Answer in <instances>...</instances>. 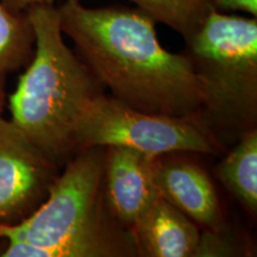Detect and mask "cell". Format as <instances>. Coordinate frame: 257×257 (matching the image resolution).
Instances as JSON below:
<instances>
[{
  "label": "cell",
  "mask_w": 257,
  "mask_h": 257,
  "mask_svg": "<svg viewBox=\"0 0 257 257\" xmlns=\"http://www.w3.org/2000/svg\"><path fill=\"white\" fill-rule=\"evenodd\" d=\"M159 22L188 38L214 9L212 0H127Z\"/></svg>",
  "instance_id": "12"
},
{
  "label": "cell",
  "mask_w": 257,
  "mask_h": 257,
  "mask_svg": "<svg viewBox=\"0 0 257 257\" xmlns=\"http://www.w3.org/2000/svg\"><path fill=\"white\" fill-rule=\"evenodd\" d=\"M105 148H89L67 161L62 174L30 216L0 224L2 257L136 256L133 233L112 216L105 195Z\"/></svg>",
  "instance_id": "2"
},
{
  "label": "cell",
  "mask_w": 257,
  "mask_h": 257,
  "mask_svg": "<svg viewBox=\"0 0 257 257\" xmlns=\"http://www.w3.org/2000/svg\"><path fill=\"white\" fill-rule=\"evenodd\" d=\"M5 85H6V76L0 75V115H2V112L4 110L5 101H6Z\"/></svg>",
  "instance_id": "15"
},
{
  "label": "cell",
  "mask_w": 257,
  "mask_h": 257,
  "mask_svg": "<svg viewBox=\"0 0 257 257\" xmlns=\"http://www.w3.org/2000/svg\"><path fill=\"white\" fill-rule=\"evenodd\" d=\"M140 256H198L201 232L184 212L159 197L131 227Z\"/></svg>",
  "instance_id": "9"
},
{
  "label": "cell",
  "mask_w": 257,
  "mask_h": 257,
  "mask_svg": "<svg viewBox=\"0 0 257 257\" xmlns=\"http://www.w3.org/2000/svg\"><path fill=\"white\" fill-rule=\"evenodd\" d=\"M155 159L131 148H105L106 201L114 219L128 230L160 197L154 180Z\"/></svg>",
  "instance_id": "7"
},
{
  "label": "cell",
  "mask_w": 257,
  "mask_h": 257,
  "mask_svg": "<svg viewBox=\"0 0 257 257\" xmlns=\"http://www.w3.org/2000/svg\"><path fill=\"white\" fill-rule=\"evenodd\" d=\"M96 147H125L157 156L174 152L213 154L221 144L204 114L147 113L104 93L83 108L72 134L73 154Z\"/></svg>",
  "instance_id": "5"
},
{
  "label": "cell",
  "mask_w": 257,
  "mask_h": 257,
  "mask_svg": "<svg viewBox=\"0 0 257 257\" xmlns=\"http://www.w3.org/2000/svg\"><path fill=\"white\" fill-rule=\"evenodd\" d=\"M60 165L0 115V224H16L46 200Z\"/></svg>",
  "instance_id": "6"
},
{
  "label": "cell",
  "mask_w": 257,
  "mask_h": 257,
  "mask_svg": "<svg viewBox=\"0 0 257 257\" xmlns=\"http://www.w3.org/2000/svg\"><path fill=\"white\" fill-rule=\"evenodd\" d=\"M185 54L204 92L202 114L218 142L257 123V19L213 9L186 38Z\"/></svg>",
  "instance_id": "4"
},
{
  "label": "cell",
  "mask_w": 257,
  "mask_h": 257,
  "mask_svg": "<svg viewBox=\"0 0 257 257\" xmlns=\"http://www.w3.org/2000/svg\"><path fill=\"white\" fill-rule=\"evenodd\" d=\"M212 4L218 11H243L257 16V0H212Z\"/></svg>",
  "instance_id": "13"
},
{
  "label": "cell",
  "mask_w": 257,
  "mask_h": 257,
  "mask_svg": "<svg viewBox=\"0 0 257 257\" xmlns=\"http://www.w3.org/2000/svg\"><path fill=\"white\" fill-rule=\"evenodd\" d=\"M154 180L160 197L184 212L198 226L224 230L216 191L201 168L186 161L165 160L157 155Z\"/></svg>",
  "instance_id": "8"
},
{
  "label": "cell",
  "mask_w": 257,
  "mask_h": 257,
  "mask_svg": "<svg viewBox=\"0 0 257 257\" xmlns=\"http://www.w3.org/2000/svg\"><path fill=\"white\" fill-rule=\"evenodd\" d=\"M11 11L24 12L25 10L34 5L54 4L56 0H2Z\"/></svg>",
  "instance_id": "14"
},
{
  "label": "cell",
  "mask_w": 257,
  "mask_h": 257,
  "mask_svg": "<svg viewBox=\"0 0 257 257\" xmlns=\"http://www.w3.org/2000/svg\"><path fill=\"white\" fill-rule=\"evenodd\" d=\"M35 53V32L27 12L11 11L0 0V75L17 72Z\"/></svg>",
  "instance_id": "11"
},
{
  "label": "cell",
  "mask_w": 257,
  "mask_h": 257,
  "mask_svg": "<svg viewBox=\"0 0 257 257\" xmlns=\"http://www.w3.org/2000/svg\"><path fill=\"white\" fill-rule=\"evenodd\" d=\"M25 12L35 32V53L9 98L11 120L61 166L73 155L80 113L105 87L64 43L57 6L34 5Z\"/></svg>",
  "instance_id": "3"
},
{
  "label": "cell",
  "mask_w": 257,
  "mask_h": 257,
  "mask_svg": "<svg viewBox=\"0 0 257 257\" xmlns=\"http://www.w3.org/2000/svg\"><path fill=\"white\" fill-rule=\"evenodd\" d=\"M218 176L246 210H257V130L248 131L225 157Z\"/></svg>",
  "instance_id": "10"
},
{
  "label": "cell",
  "mask_w": 257,
  "mask_h": 257,
  "mask_svg": "<svg viewBox=\"0 0 257 257\" xmlns=\"http://www.w3.org/2000/svg\"><path fill=\"white\" fill-rule=\"evenodd\" d=\"M61 30L111 96L128 107L172 117L202 114L204 92L186 54L161 46L156 22L141 9L57 6Z\"/></svg>",
  "instance_id": "1"
}]
</instances>
